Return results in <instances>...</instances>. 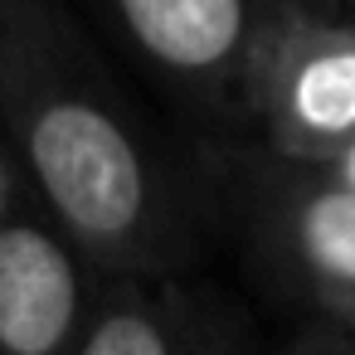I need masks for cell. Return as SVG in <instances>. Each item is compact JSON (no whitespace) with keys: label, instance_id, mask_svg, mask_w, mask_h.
<instances>
[{"label":"cell","instance_id":"obj_3","mask_svg":"<svg viewBox=\"0 0 355 355\" xmlns=\"http://www.w3.org/2000/svg\"><path fill=\"white\" fill-rule=\"evenodd\" d=\"M239 132L302 161L355 146V10L345 0H287L258 35Z\"/></svg>","mask_w":355,"mask_h":355},{"label":"cell","instance_id":"obj_2","mask_svg":"<svg viewBox=\"0 0 355 355\" xmlns=\"http://www.w3.org/2000/svg\"><path fill=\"white\" fill-rule=\"evenodd\" d=\"M200 190L277 302L302 321L355 326V180L336 161H302L243 132H209Z\"/></svg>","mask_w":355,"mask_h":355},{"label":"cell","instance_id":"obj_4","mask_svg":"<svg viewBox=\"0 0 355 355\" xmlns=\"http://www.w3.org/2000/svg\"><path fill=\"white\" fill-rule=\"evenodd\" d=\"M141 69L209 132H239L258 35L287 0H98Z\"/></svg>","mask_w":355,"mask_h":355},{"label":"cell","instance_id":"obj_1","mask_svg":"<svg viewBox=\"0 0 355 355\" xmlns=\"http://www.w3.org/2000/svg\"><path fill=\"white\" fill-rule=\"evenodd\" d=\"M0 127L44 214L93 268L161 277L195 263L200 175L161 151L59 0H0Z\"/></svg>","mask_w":355,"mask_h":355},{"label":"cell","instance_id":"obj_7","mask_svg":"<svg viewBox=\"0 0 355 355\" xmlns=\"http://www.w3.org/2000/svg\"><path fill=\"white\" fill-rule=\"evenodd\" d=\"M277 355H355V326L336 321H302Z\"/></svg>","mask_w":355,"mask_h":355},{"label":"cell","instance_id":"obj_8","mask_svg":"<svg viewBox=\"0 0 355 355\" xmlns=\"http://www.w3.org/2000/svg\"><path fill=\"white\" fill-rule=\"evenodd\" d=\"M336 166H340V171H345V175H350V180H355V146H350V151H345V156H340V161H336Z\"/></svg>","mask_w":355,"mask_h":355},{"label":"cell","instance_id":"obj_6","mask_svg":"<svg viewBox=\"0 0 355 355\" xmlns=\"http://www.w3.org/2000/svg\"><path fill=\"white\" fill-rule=\"evenodd\" d=\"M73 355H258L248 321L185 272L103 277Z\"/></svg>","mask_w":355,"mask_h":355},{"label":"cell","instance_id":"obj_5","mask_svg":"<svg viewBox=\"0 0 355 355\" xmlns=\"http://www.w3.org/2000/svg\"><path fill=\"white\" fill-rule=\"evenodd\" d=\"M103 277L49 214L0 219V355H73Z\"/></svg>","mask_w":355,"mask_h":355},{"label":"cell","instance_id":"obj_9","mask_svg":"<svg viewBox=\"0 0 355 355\" xmlns=\"http://www.w3.org/2000/svg\"><path fill=\"white\" fill-rule=\"evenodd\" d=\"M345 6H350V10H355V0H345Z\"/></svg>","mask_w":355,"mask_h":355}]
</instances>
